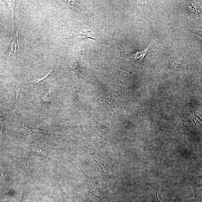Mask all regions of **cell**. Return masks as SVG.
Returning <instances> with one entry per match:
<instances>
[{"mask_svg":"<svg viewBox=\"0 0 202 202\" xmlns=\"http://www.w3.org/2000/svg\"><path fill=\"white\" fill-rule=\"evenodd\" d=\"M0 24H1V23H0Z\"/></svg>","mask_w":202,"mask_h":202,"instance_id":"cell-10","label":"cell"},{"mask_svg":"<svg viewBox=\"0 0 202 202\" xmlns=\"http://www.w3.org/2000/svg\"><path fill=\"white\" fill-rule=\"evenodd\" d=\"M25 133L28 135L35 133H44V130L40 128H30L25 127Z\"/></svg>","mask_w":202,"mask_h":202,"instance_id":"cell-6","label":"cell"},{"mask_svg":"<svg viewBox=\"0 0 202 202\" xmlns=\"http://www.w3.org/2000/svg\"><path fill=\"white\" fill-rule=\"evenodd\" d=\"M150 45H149L147 48L142 50L137 51L128 55H127L129 59L139 61H142L143 60L146 54L148 51Z\"/></svg>","mask_w":202,"mask_h":202,"instance_id":"cell-2","label":"cell"},{"mask_svg":"<svg viewBox=\"0 0 202 202\" xmlns=\"http://www.w3.org/2000/svg\"><path fill=\"white\" fill-rule=\"evenodd\" d=\"M28 148L31 149L37 154L42 156H47L48 155L47 151L45 149L41 148L40 147H37V146H32L29 147Z\"/></svg>","mask_w":202,"mask_h":202,"instance_id":"cell-4","label":"cell"},{"mask_svg":"<svg viewBox=\"0 0 202 202\" xmlns=\"http://www.w3.org/2000/svg\"><path fill=\"white\" fill-rule=\"evenodd\" d=\"M18 35L12 44L11 49L10 51V55H13L16 53L17 48H19L20 47L19 42L18 40Z\"/></svg>","mask_w":202,"mask_h":202,"instance_id":"cell-5","label":"cell"},{"mask_svg":"<svg viewBox=\"0 0 202 202\" xmlns=\"http://www.w3.org/2000/svg\"><path fill=\"white\" fill-rule=\"evenodd\" d=\"M190 183L194 191V197L193 201L201 202L202 200V176H192L190 178Z\"/></svg>","mask_w":202,"mask_h":202,"instance_id":"cell-1","label":"cell"},{"mask_svg":"<svg viewBox=\"0 0 202 202\" xmlns=\"http://www.w3.org/2000/svg\"><path fill=\"white\" fill-rule=\"evenodd\" d=\"M61 192H62V198L60 202H71L65 193L62 190H61Z\"/></svg>","mask_w":202,"mask_h":202,"instance_id":"cell-8","label":"cell"},{"mask_svg":"<svg viewBox=\"0 0 202 202\" xmlns=\"http://www.w3.org/2000/svg\"><path fill=\"white\" fill-rule=\"evenodd\" d=\"M55 66H54L53 68H52L50 72L46 76L42 78L41 79H39L36 81H32V82H30V84H33L34 85H40L45 84V83L47 82L48 81L50 80L51 78V76L52 74L54 72V70L55 69Z\"/></svg>","mask_w":202,"mask_h":202,"instance_id":"cell-3","label":"cell"},{"mask_svg":"<svg viewBox=\"0 0 202 202\" xmlns=\"http://www.w3.org/2000/svg\"><path fill=\"white\" fill-rule=\"evenodd\" d=\"M3 124L2 120L0 121V135H1L2 133V130L3 128Z\"/></svg>","mask_w":202,"mask_h":202,"instance_id":"cell-9","label":"cell"},{"mask_svg":"<svg viewBox=\"0 0 202 202\" xmlns=\"http://www.w3.org/2000/svg\"><path fill=\"white\" fill-rule=\"evenodd\" d=\"M158 189L155 190L149 189L148 191V192L151 196L152 200L154 202H161L158 197Z\"/></svg>","mask_w":202,"mask_h":202,"instance_id":"cell-7","label":"cell"}]
</instances>
